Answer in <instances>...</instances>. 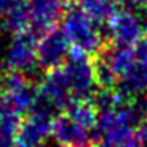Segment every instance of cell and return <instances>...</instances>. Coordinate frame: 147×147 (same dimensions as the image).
I'll use <instances>...</instances> for the list:
<instances>
[{"instance_id":"6","label":"cell","mask_w":147,"mask_h":147,"mask_svg":"<svg viewBox=\"0 0 147 147\" xmlns=\"http://www.w3.org/2000/svg\"><path fill=\"white\" fill-rule=\"evenodd\" d=\"M27 117L21 120L18 131L14 134L16 147H45L48 138L51 136L52 119L43 112L30 111Z\"/></svg>"},{"instance_id":"12","label":"cell","mask_w":147,"mask_h":147,"mask_svg":"<svg viewBox=\"0 0 147 147\" xmlns=\"http://www.w3.org/2000/svg\"><path fill=\"white\" fill-rule=\"evenodd\" d=\"M65 114L73 119L79 127H82L84 130L90 131L93 134V130L96 127V119H98V111L90 100L73 101L65 109Z\"/></svg>"},{"instance_id":"11","label":"cell","mask_w":147,"mask_h":147,"mask_svg":"<svg viewBox=\"0 0 147 147\" xmlns=\"http://www.w3.org/2000/svg\"><path fill=\"white\" fill-rule=\"evenodd\" d=\"M123 5V0H81L79 7L82 11L100 27L105 26L111 16L119 11Z\"/></svg>"},{"instance_id":"2","label":"cell","mask_w":147,"mask_h":147,"mask_svg":"<svg viewBox=\"0 0 147 147\" xmlns=\"http://www.w3.org/2000/svg\"><path fill=\"white\" fill-rule=\"evenodd\" d=\"M62 68L67 76L73 101H84L92 98L95 93L96 79L93 60L90 59V55L71 46L68 59L62 65Z\"/></svg>"},{"instance_id":"21","label":"cell","mask_w":147,"mask_h":147,"mask_svg":"<svg viewBox=\"0 0 147 147\" xmlns=\"http://www.w3.org/2000/svg\"><path fill=\"white\" fill-rule=\"evenodd\" d=\"M78 147H101V144L100 146H89V144H86V146H78Z\"/></svg>"},{"instance_id":"16","label":"cell","mask_w":147,"mask_h":147,"mask_svg":"<svg viewBox=\"0 0 147 147\" xmlns=\"http://www.w3.org/2000/svg\"><path fill=\"white\" fill-rule=\"evenodd\" d=\"M14 2H16V0H0V14L3 16V14L14 5Z\"/></svg>"},{"instance_id":"4","label":"cell","mask_w":147,"mask_h":147,"mask_svg":"<svg viewBox=\"0 0 147 147\" xmlns=\"http://www.w3.org/2000/svg\"><path fill=\"white\" fill-rule=\"evenodd\" d=\"M105 26V35L108 33V38L115 46L131 48L146 35L142 24H141L134 8L130 3L127 7L122 5L120 10L115 11Z\"/></svg>"},{"instance_id":"10","label":"cell","mask_w":147,"mask_h":147,"mask_svg":"<svg viewBox=\"0 0 147 147\" xmlns=\"http://www.w3.org/2000/svg\"><path fill=\"white\" fill-rule=\"evenodd\" d=\"M114 90L125 100L147 96V67L134 60V63L117 79Z\"/></svg>"},{"instance_id":"8","label":"cell","mask_w":147,"mask_h":147,"mask_svg":"<svg viewBox=\"0 0 147 147\" xmlns=\"http://www.w3.org/2000/svg\"><path fill=\"white\" fill-rule=\"evenodd\" d=\"M29 2V29L36 35L55 27L63 14V0H27Z\"/></svg>"},{"instance_id":"3","label":"cell","mask_w":147,"mask_h":147,"mask_svg":"<svg viewBox=\"0 0 147 147\" xmlns=\"http://www.w3.org/2000/svg\"><path fill=\"white\" fill-rule=\"evenodd\" d=\"M36 33L30 29L14 32L3 52L5 68L27 78L36 73L40 68L36 62Z\"/></svg>"},{"instance_id":"7","label":"cell","mask_w":147,"mask_h":147,"mask_svg":"<svg viewBox=\"0 0 147 147\" xmlns=\"http://www.w3.org/2000/svg\"><path fill=\"white\" fill-rule=\"evenodd\" d=\"M2 95L10 101V105L19 112L21 115L32 109L36 100V87L27 76L10 71L3 76L2 84Z\"/></svg>"},{"instance_id":"9","label":"cell","mask_w":147,"mask_h":147,"mask_svg":"<svg viewBox=\"0 0 147 147\" xmlns=\"http://www.w3.org/2000/svg\"><path fill=\"white\" fill-rule=\"evenodd\" d=\"M51 136L54 138L55 144L62 147H78L89 144L92 133L84 130L65 112H60L52 119Z\"/></svg>"},{"instance_id":"5","label":"cell","mask_w":147,"mask_h":147,"mask_svg":"<svg viewBox=\"0 0 147 147\" xmlns=\"http://www.w3.org/2000/svg\"><path fill=\"white\" fill-rule=\"evenodd\" d=\"M71 45L60 27L43 32L36 40V62L38 67L49 71L62 67L68 59Z\"/></svg>"},{"instance_id":"13","label":"cell","mask_w":147,"mask_h":147,"mask_svg":"<svg viewBox=\"0 0 147 147\" xmlns=\"http://www.w3.org/2000/svg\"><path fill=\"white\" fill-rule=\"evenodd\" d=\"M19 123H21V114L0 93V134L14 138Z\"/></svg>"},{"instance_id":"14","label":"cell","mask_w":147,"mask_h":147,"mask_svg":"<svg viewBox=\"0 0 147 147\" xmlns=\"http://www.w3.org/2000/svg\"><path fill=\"white\" fill-rule=\"evenodd\" d=\"M131 49H133L134 60L147 67V35H144L134 46H131Z\"/></svg>"},{"instance_id":"15","label":"cell","mask_w":147,"mask_h":147,"mask_svg":"<svg viewBox=\"0 0 147 147\" xmlns=\"http://www.w3.org/2000/svg\"><path fill=\"white\" fill-rule=\"evenodd\" d=\"M136 136L139 138V139L147 146V117L144 119V120L141 122V125L138 127V130H136Z\"/></svg>"},{"instance_id":"20","label":"cell","mask_w":147,"mask_h":147,"mask_svg":"<svg viewBox=\"0 0 147 147\" xmlns=\"http://www.w3.org/2000/svg\"><path fill=\"white\" fill-rule=\"evenodd\" d=\"M2 84H3V76H2V67H0V93H2Z\"/></svg>"},{"instance_id":"1","label":"cell","mask_w":147,"mask_h":147,"mask_svg":"<svg viewBox=\"0 0 147 147\" xmlns=\"http://www.w3.org/2000/svg\"><path fill=\"white\" fill-rule=\"evenodd\" d=\"M62 27L65 36L73 48L87 52L89 55H96L105 45V32L96 22H93L82 11L79 5L67 7L62 14Z\"/></svg>"},{"instance_id":"19","label":"cell","mask_w":147,"mask_h":147,"mask_svg":"<svg viewBox=\"0 0 147 147\" xmlns=\"http://www.w3.org/2000/svg\"><path fill=\"white\" fill-rule=\"evenodd\" d=\"M131 2H134L138 5H142V7H147V0H131Z\"/></svg>"},{"instance_id":"17","label":"cell","mask_w":147,"mask_h":147,"mask_svg":"<svg viewBox=\"0 0 147 147\" xmlns=\"http://www.w3.org/2000/svg\"><path fill=\"white\" fill-rule=\"evenodd\" d=\"M0 147H16L14 146V138L2 136V134H0Z\"/></svg>"},{"instance_id":"18","label":"cell","mask_w":147,"mask_h":147,"mask_svg":"<svg viewBox=\"0 0 147 147\" xmlns=\"http://www.w3.org/2000/svg\"><path fill=\"white\" fill-rule=\"evenodd\" d=\"M8 33V29H7V24H5V19H3V16L0 14V43L3 41V38H5V35Z\"/></svg>"},{"instance_id":"22","label":"cell","mask_w":147,"mask_h":147,"mask_svg":"<svg viewBox=\"0 0 147 147\" xmlns=\"http://www.w3.org/2000/svg\"><path fill=\"white\" fill-rule=\"evenodd\" d=\"M70 2H74V0H70Z\"/></svg>"}]
</instances>
